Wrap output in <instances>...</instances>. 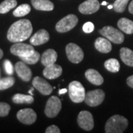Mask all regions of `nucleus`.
<instances>
[{
  "instance_id": "obj_35",
  "label": "nucleus",
  "mask_w": 133,
  "mask_h": 133,
  "mask_svg": "<svg viewBox=\"0 0 133 133\" xmlns=\"http://www.w3.org/2000/svg\"><path fill=\"white\" fill-rule=\"evenodd\" d=\"M129 12L130 13V14H133V0L130 2V4L129 5Z\"/></svg>"
},
{
  "instance_id": "obj_9",
  "label": "nucleus",
  "mask_w": 133,
  "mask_h": 133,
  "mask_svg": "<svg viewBox=\"0 0 133 133\" xmlns=\"http://www.w3.org/2000/svg\"><path fill=\"white\" fill-rule=\"evenodd\" d=\"M35 51L34 48L30 44L22 42H16L10 48V52L19 58L27 57Z\"/></svg>"
},
{
  "instance_id": "obj_2",
  "label": "nucleus",
  "mask_w": 133,
  "mask_h": 133,
  "mask_svg": "<svg viewBox=\"0 0 133 133\" xmlns=\"http://www.w3.org/2000/svg\"><path fill=\"white\" fill-rule=\"evenodd\" d=\"M128 120L124 116L115 115L108 119L105 124L107 133H122L128 127Z\"/></svg>"
},
{
  "instance_id": "obj_36",
  "label": "nucleus",
  "mask_w": 133,
  "mask_h": 133,
  "mask_svg": "<svg viewBox=\"0 0 133 133\" xmlns=\"http://www.w3.org/2000/svg\"><path fill=\"white\" fill-rule=\"evenodd\" d=\"M67 89H65V88H64V89H62V90H60L58 91V94L59 95H62V94H64V93H66V92H67Z\"/></svg>"
},
{
  "instance_id": "obj_3",
  "label": "nucleus",
  "mask_w": 133,
  "mask_h": 133,
  "mask_svg": "<svg viewBox=\"0 0 133 133\" xmlns=\"http://www.w3.org/2000/svg\"><path fill=\"white\" fill-rule=\"evenodd\" d=\"M69 96L74 103H81L85 99V89L79 81H73L68 87Z\"/></svg>"
},
{
  "instance_id": "obj_4",
  "label": "nucleus",
  "mask_w": 133,
  "mask_h": 133,
  "mask_svg": "<svg viewBox=\"0 0 133 133\" xmlns=\"http://www.w3.org/2000/svg\"><path fill=\"white\" fill-rule=\"evenodd\" d=\"M99 33L105 38L115 44H121L124 40L123 33L112 26H105L100 30Z\"/></svg>"
},
{
  "instance_id": "obj_20",
  "label": "nucleus",
  "mask_w": 133,
  "mask_h": 133,
  "mask_svg": "<svg viewBox=\"0 0 133 133\" xmlns=\"http://www.w3.org/2000/svg\"><path fill=\"white\" fill-rule=\"evenodd\" d=\"M33 8L38 10L51 11L54 9V5L50 0H31Z\"/></svg>"
},
{
  "instance_id": "obj_40",
  "label": "nucleus",
  "mask_w": 133,
  "mask_h": 133,
  "mask_svg": "<svg viewBox=\"0 0 133 133\" xmlns=\"http://www.w3.org/2000/svg\"><path fill=\"white\" fill-rule=\"evenodd\" d=\"M101 5H108V3H107V2H103L101 3Z\"/></svg>"
},
{
  "instance_id": "obj_23",
  "label": "nucleus",
  "mask_w": 133,
  "mask_h": 133,
  "mask_svg": "<svg viewBox=\"0 0 133 133\" xmlns=\"http://www.w3.org/2000/svg\"><path fill=\"white\" fill-rule=\"evenodd\" d=\"M12 100L15 104H32L34 98L31 95H23L18 93L13 96Z\"/></svg>"
},
{
  "instance_id": "obj_8",
  "label": "nucleus",
  "mask_w": 133,
  "mask_h": 133,
  "mask_svg": "<svg viewBox=\"0 0 133 133\" xmlns=\"http://www.w3.org/2000/svg\"><path fill=\"white\" fill-rule=\"evenodd\" d=\"M105 93L102 90H95L89 91L86 93L84 101L90 107H97L104 100Z\"/></svg>"
},
{
  "instance_id": "obj_33",
  "label": "nucleus",
  "mask_w": 133,
  "mask_h": 133,
  "mask_svg": "<svg viewBox=\"0 0 133 133\" xmlns=\"http://www.w3.org/2000/svg\"><path fill=\"white\" fill-rule=\"evenodd\" d=\"M45 132L46 133H60L61 131L59 128L56 125H51L47 129L45 130Z\"/></svg>"
},
{
  "instance_id": "obj_17",
  "label": "nucleus",
  "mask_w": 133,
  "mask_h": 133,
  "mask_svg": "<svg viewBox=\"0 0 133 133\" xmlns=\"http://www.w3.org/2000/svg\"><path fill=\"white\" fill-rule=\"evenodd\" d=\"M86 78L92 83V84L96 86L101 85L104 83V78L97 70L94 69H89L85 72Z\"/></svg>"
},
{
  "instance_id": "obj_19",
  "label": "nucleus",
  "mask_w": 133,
  "mask_h": 133,
  "mask_svg": "<svg viewBox=\"0 0 133 133\" xmlns=\"http://www.w3.org/2000/svg\"><path fill=\"white\" fill-rule=\"evenodd\" d=\"M96 50L102 53H108L112 50V44L110 41L107 38L99 37L95 42Z\"/></svg>"
},
{
  "instance_id": "obj_34",
  "label": "nucleus",
  "mask_w": 133,
  "mask_h": 133,
  "mask_svg": "<svg viewBox=\"0 0 133 133\" xmlns=\"http://www.w3.org/2000/svg\"><path fill=\"white\" fill-rule=\"evenodd\" d=\"M127 85L129 87H131V88L133 89V75L132 76H129L128 78H127Z\"/></svg>"
},
{
  "instance_id": "obj_18",
  "label": "nucleus",
  "mask_w": 133,
  "mask_h": 133,
  "mask_svg": "<svg viewBox=\"0 0 133 133\" xmlns=\"http://www.w3.org/2000/svg\"><path fill=\"white\" fill-rule=\"evenodd\" d=\"M58 58V54L56 50L52 49H48L44 51L41 57V62L44 66H48L55 64Z\"/></svg>"
},
{
  "instance_id": "obj_1",
  "label": "nucleus",
  "mask_w": 133,
  "mask_h": 133,
  "mask_svg": "<svg viewBox=\"0 0 133 133\" xmlns=\"http://www.w3.org/2000/svg\"><path fill=\"white\" fill-rule=\"evenodd\" d=\"M33 26L28 19H20L10 27L7 38L11 42H21L31 36Z\"/></svg>"
},
{
  "instance_id": "obj_32",
  "label": "nucleus",
  "mask_w": 133,
  "mask_h": 133,
  "mask_svg": "<svg viewBox=\"0 0 133 133\" xmlns=\"http://www.w3.org/2000/svg\"><path fill=\"white\" fill-rule=\"evenodd\" d=\"M83 31L86 33H92L94 29H95V25L92 24L91 22H86L85 24L83 25Z\"/></svg>"
},
{
  "instance_id": "obj_31",
  "label": "nucleus",
  "mask_w": 133,
  "mask_h": 133,
  "mask_svg": "<svg viewBox=\"0 0 133 133\" xmlns=\"http://www.w3.org/2000/svg\"><path fill=\"white\" fill-rule=\"evenodd\" d=\"M4 66H5V72L8 75H12L14 73V66L12 63L9 60H5L4 62Z\"/></svg>"
},
{
  "instance_id": "obj_11",
  "label": "nucleus",
  "mask_w": 133,
  "mask_h": 133,
  "mask_svg": "<svg viewBox=\"0 0 133 133\" xmlns=\"http://www.w3.org/2000/svg\"><path fill=\"white\" fill-rule=\"evenodd\" d=\"M16 117L20 122L28 125H30L35 123L37 118L36 113L33 109L30 108H26L19 110L16 114Z\"/></svg>"
},
{
  "instance_id": "obj_10",
  "label": "nucleus",
  "mask_w": 133,
  "mask_h": 133,
  "mask_svg": "<svg viewBox=\"0 0 133 133\" xmlns=\"http://www.w3.org/2000/svg\"><path fill=\"white\" fill-rule=\"evenodd\" d=\"M78 126L86 131H90L94 127V120L92 115L88 111H81L77 118Z\"/></svg>"
},
{
  "instance_id": "obj_25",
  "label": "nucleus",
  "mask_w": 133,
  "mask_h": 133,
  "mask_svg": "<svg viewBox=\"0 0 133 133\" xmlns=\"http://www.w3.org/2000/svg\"><path fill=\"white\" fill-rule=\"evenodd\" d=\"M104 66L111 72H118L120 70V63L115 58H109L104 62Z\"/></svg>"
},
{
  "instance_id": "obj_22",
  "label": "nucleus",
  "mask_w": 133,
  "mask_h": 133,
  "mask_svg": "<svg viewBox=\"0 0 133 133\" xmlns=\"http://www.w3.org/2000/svg\"><path fill=\"white\" fill-rule=\"evenodd\" d=\"M118 28L127 34L133 33V21L127 18H121L118 22Z\"/></svg>"
},
{
  "instance_id": "obj_29",
  "label": "nucleus",
  "mask_w": 133,
  "mask_h": 133,
  "mask_svg": "<svg viewBox=\"0 0 133 133\" xmlns=\"http://www.w3.org/2000/svg\"><path fill=\"white\" fill-rule=\"evenodd\" d=\"M129 1V0H116L112 5L115 11L118 13H123L127 8Z\"/></svg>"
},
{
  "instance_id": "obj_38",
  "label": "nucleus",
  "mask_w": 133,
  "mask_h": 133,
  "mask_svg": "<svg viewBox=\"0 0 133 133\" xmlns=\"http://www.w3.org/2000/svg\"><path fill=\"white\" fill-rule=\"evenodd\" d=\"M33 90H34L33 88H31V90L29 91V93H30V95H33Z\"/></svg>"
},
{
  "instance_id": "obj_16",
  "label": "nucleus",
  "mask_w": 133,
  "mask_h": 133,
  "mask_svg": "<svg viewBox=\"0 0 133 133\" xmlns=\"http://www.w3.org/2000/svg\"><path fill=\"white\" fill-rule=\"evenodd\" d=\"M62 74V67L58 64H52L45 66L43 70V75L48 79L57 78Z\"/></svg>"
},
{
  "instance_id": "obj_30",
  "label": "nucleus",
  "mask_w": 133,
  "mask_h": 133,
  "mask_svg": "<svg viewBox=\"0 0 133 133\" xmlns=\"http://www.w3.org/2000/svg\"><path fill=\"white\" fill-rule=\"evenodd\" d=\"M10 106L5 102H0V117H5L9 114Z\"/></svg>"
},
{
  "instance_id": "obj_5",
  "label": "nucleus",
  "mask_w": 133,
  "mask_h": 133,
  "mask_svg": "<svg viewBox=\"0 0 133 133\" xmlns=\"http://www.w3.org/2000/svg\"><path fill=\"white\" fill-rule=\"evenodd\" d=\"M78 19L76 15H67L56 24V30L58 33H66L74 28L78 24Z\"/></svg>"
},
{
  "instance_id": "obj_14",
  "label": "nucleus",
  "mask_w": 133,
  "mask_h": 133,
  "mask_svg": "<svg viewBox=\"0 0 133 133\" xmlns=\"http://www.w3.org/2000/svg\"><path fill=\"white\" fill-rule=\"evenodd\" d=\"M15 70L22 81L28 82L32 77V71L24 62H18L15 65Z\"/></svg>"
},
{
  "instance_id": "obj_7",
  "label": "nucleus",
  "mask_w": 133,
  "mask_h": 133,
  "mask_svg": "<svg viewBox=\"0 0 133 133\" xmlns=\"http://www.w3.org/2000/svg\"><path fill=\"white\" fill-rule=\"evenodd\" d=\"M61 109H62L61 100L57 96H52L47 101L46 107L44 109V113L48 118H54L57 116Z\"/></svg>"
},
{
  "instance_id": "obj_21",
  "label": "nucleus",
  "mask_w": 133,
  "mask_h": 133,
  "mask_svg": "<svg viewBox=\"0 0 133 133\" xmlns=\"http://www.w3.org/2000/svg\"><path fill=\"white\" fill-rule=\"evenodd\" d=\"M120 57L126 65L133 66V51L129 48H122L120 50Z\"/></svg>"
},
{
  "instance_id": "obj_26",
  "label": "nucleus",
  "mask_w": 133,
  "mask_h": 133,
  "mask_svg": "<svg viewBox=\"0 0 133 133\" xmlns=\"http://www.w3.org/2000/svg\"><path fill=\"white\" fill-rule=\"evenodd\" d=\"M31 8L28 4H22L17 7L14 11V16L16 17H22L28 15L30 12Z\"/></svg>"
},
{
  "instance_id": "obj_27",
  "label": "nucleus",
  "mask_w": 133,
  "mask_h": 133,
  "mask_svg": "<svg viewBox=\"0 0 133 133\" xmlns=\"http://www.w3.org/2000/svg\"><path fill=\"white\" fill-rule=\"evenodd\" d=\"M40 54L37 51H34L33 53H31L30 56L27 57H22L20 58V59H22V62H24L26 64H35L39 61L40 59Z\"/></svg>"
},
{
  "instance_id": "obj_28",
  "label": "nucleus",
  "mask_w": 133,
  "mask_h": 133,
  "mask_svg": "<svg viewBox=\"0 0 133 133\" xmlns=\"http://www.w3.org/2000/svg\"><path fill=\"white\" fill-rule=\"evenodd\" d=\"M15 78L14 77H6L0 80V90H7L14 84Z\"/></svg>"
},
{
  "instance_id": "obj_12",
  "label": "nucleus",
  "mask_w": 133,
  "mask_h": 133,
  "mask_svg": "<svg viewBox=\"0 0 133 133\" xmlns=\"http://www.w3.org/2000/svg\"><path fill=\"white\" fill-rule=\"evenodd\" d=\"M33 86L37 90L44 95H50L52 92V87L48 81L44 78L36 76L33 80Z\"/></svg>"
},
{
  "instance_id": "obj_39",
  "label": "nucleus",
  "mask_w": 133,
  "mask_h": 133,
  "mask_svg": "<svg viewBox=\"0 0 133 133\" xmlns=\"http://www.w3.org/2000/svg\"><path fill=\"white\" fill-rule=\"evenodd\" d=\"M107 8H108V9H112V8H113V6H112V5H108V7H107Z\"/></svg>"
},
{
  "instance_id": "obj_13",
  "label": "nucleus",
  "mask_w": 133,
  "mask_h": 133,
  "mask_svg": "<svg viewBox=\"0 0 133 133\" xmlns=\"http://www.w3.org/2000/svg\"><path fill=\"white\" fill-rule=\"evenodd\" d=\"M100 8V3L98 0H87L81 3L78 7V10L82 14H92L97 12Z\"/></svg>"
},
{
  "instance_id": "obj_37",
  "label": "nucleus",
  "mask_w": 133,
  "mask_h": 133,
  "mask_svg": "<svg viewBox=\"0 0 133 133\" xmlns=\"http://www.w3.org/2000/svg\"><path fill=\"white\" fill-rule=\"evenodd\" d=\"M2 56H3V51L0 49V59L2 58Z\"/></svg>"
},
{
  "instance_id": "obj_24",
  "label": "nucleus",
  "mask_w": 133,
  "mask_h": 133,
  "mask_svg": "<svg viewBox=\"0 0 133 133\" xmlns=\"http://www.w3.org/2000/svg\"><path fill=\"white\" fill-rule=\"evenodd\" d=\"M17 5L16 0H5L0 4V14H4L8 13L10 10Z\"/></svg>"
},
{
  "instance_id": "obj_6",
  "label": "nucleus",
  "mask_w": 133,
  "mask_h": 133,
  "mask_svg": "<svg viewBox=\"0 0 133 133\" xmlns=\"http://www.w3.org/2000/svg\"><path fill=\"white\" fill-rule=\"evenodd\" d=\"M66 54L69 61L74 64H78L84 58V52L78 45L70 43L66 46Z\"/></svg>"
},
{
  "instance_id": "obj_15",
  "label": "nucleus",
  "mask_w": 133,
  "mask_h": 133,
  "mask_svg": "<svg viewBox=\"0 0 133 133\" xmlns=\"http://www.w3.org/2000/svg\"><path fill=\"white\" fill-rule=\"evenodd\" d=\"M50 40V35L46 30L41 29L30 38V42L32 45L38 46L47 43Z\"/></svg>"
}]
</instances>
